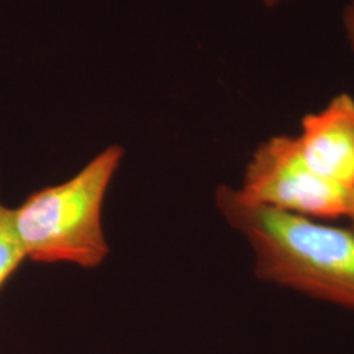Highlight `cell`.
<instances>
[{"label":"cell","instance_id":"cell-7","mask_svg":"<svg viewBox=\"0 0 354 354\" xmlns=\"http://www.w3.org/2000/svg\"><path fill=\"white\" fill-rule=\"evenodd\" d=\"M285 1H289V0H263V3L266 4V7H269V8L277 7V6L285 3Z\"/></svg>","mask_w":354,"mask_h":354},{"label":"cell","instance_id":"cell-6","mask_svg":"<svg viewBox=\"0 0 354 354\" xmlns=\"http://www.w3.org/2000/svg\"><path fill=\"white\" fill-rule=\"evenodd\" d=\"M344 29L348 42L354 51V0H349L344 10Z\"/></svg>","mask_w":354,"mask_h":354},{"label":"cell","instance_id":"cell-5","mask_svg":"<svg viewBox=\"0 0 354 354\" xmlns=\"http://www.w3.org/2000/svg\"><path fill=\"white\" fill-rule=\"evenodd\" d=\"M26 259L13 227L12 209L0 201V289Z\"/></svg>","mask_w":354,"mask_h":354},{"label":"cell","instance_id":"cell-4","mask_svg":"<svg viewBox=\"0 0 354 354\" xmlns=\"http://www.w3.org/2000/svg\"><path fill=\"white\" fill-rule=\"evenodd\" d=\"M297 137L310 168L342 189H354V99L340 93L304 115Z\"/></svg>","mask_w":354,"mask_h":354},{"label":"cell","instance_id":"cell-1","mask_svg":"<svg viewBox=\"0 0 354 354\" xmlns=\"http://www.w3.org/2000/svg\"><path fill=\"white\" fill-rule=\"evenodd\" d=\"M215 205L250 243L254 276L354 311V231L244 200L221 185Z\"/></svg>","mask_w":354,"mask_h":354},{"label":"cell","instance_id":"cell-2","mask_svg":"<svg viewBox=\"0 0 354 354\" xmlns=\"http://www.w3.org/2000/svg\"><path fill=\"white\" fill-rule=\"evenodd\" d=\"M122 158L124 149L112 145L75 176L32 193L12 209L13 227L26 259L84 269L102 266L109 254L102 205Z\"/></svg>","mask_w":354,"mask_h":354},{"label":"cell","instance_id":"cell-3","mask_svg":"<svg viewBox=\"0 0 354 354\" xmlns=\"http://www.w3.org/2000/svg\"><path fill=\"white\" fill-rule=\"evenodd\" d=\"M244 200L317 219L348 218L352 192L315 174L306 163L295 136L279 134L260 143L245 167Z\"/></svg>","mask_w":354,"mask_h":354},{"label":"cell","instance_id":"cell-8","mask_svg":"<svg viewBox=\"0 0 354 354\" xmlns=\"http://www.w3.org/2000/svg\"><path fill=\"white\" fill-rule=\"evenodd\" d=\"M348 218H349L351 222H352V227L351 228L354 231V189L352 190V203H351V212H349Z\"/></svg>","mask_w":354,"mask_h":354}]
</instances>
